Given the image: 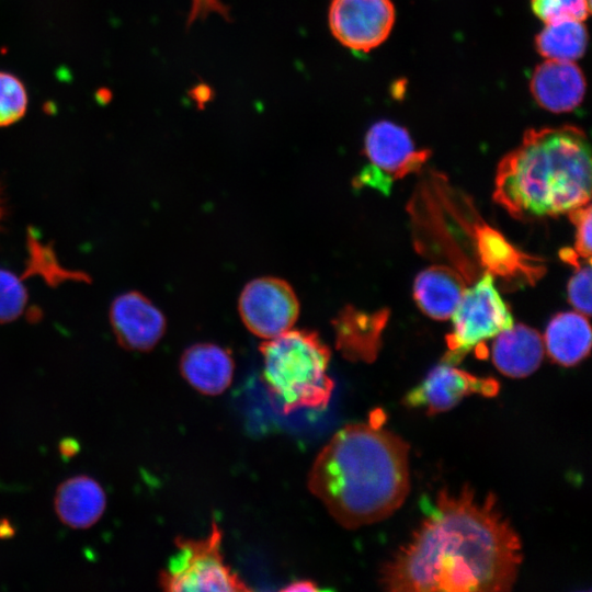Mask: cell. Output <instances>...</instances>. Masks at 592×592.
I'll list each match as a JSON object with an SVG mask.
<instances>
[{"label":"cell","instance_id":"1","mask_svg":"<svg viewBox=\"0 0 592 592\" xmlns=\"http://www.w3.org/2000/svg\"><path fill=\"white\" fill-rule=\"evenodd\" d=\"M521 562L520 537L493 494L443 489L408 543L384 563L379 583L391 592H503Z\"/></svg>","mask_w":592,"mask_h":592},{"label":"cell","instance_id":"2","mask_svg":"<svg viewBox=\"0 0 592 592\" xmlns=\"http://www.w3.org/2000/svg\"><path fill=\"white\" fill-rule=\"evenodd\" d=\"M409 488V445L373 419L335 432L308 476L310 492L345 528L385 520Z\"/></svg>","mask_w":592,"mask_h":592},{"label":"cell","instance_id":"3","mask_svg":"<svg viewBox=\"0 0 592 592\" xmlns=\"http://www.w3.org/2000/svg\"><path fill=\"white\" fill-rule=\"evenodd\" d=\"M591 197V150L576 126L528 129L500 161L494 201L519 219L569 213Z\"/></svg>","mask_w":592,"mask_h":592},{"label":"cell","instance_id":"4","mask_svg":"<svg viewBox=\"0 0 592 592\" xmlns=\"http://www.w3.org/2000/svg\"><path fill=\"white\" fill-rule=\"evenodd\" d=\"M260 352L264 384L283 413L328 406L334 388L331 353L317 332L289 329L261 343Z\"/></svg>","mask_w":592,"mask_h":592},{"label":"cell","instance_id":"5","mask_svg":"<svg viewBox=\"0 0 592 592\" xmlns=\"http://www.w3.org/2000/svg\"><path fill=\"white\" fill-rule=\"evenodd\" d=\"M223 533L217 523L203 538L177 537V553L159 573L164 591H251V588L225 562Z\"/></svg>","mask_w":592,"mask_h":592},{"label":"cell","instance_id":"6","mask_svg":"<svg viewBox=\"0 0 592 592\" xmlns=\"http://www.w3.org/2000/svg\"><path fill=\"white\" fill-rule=\"evenodd\" d=\"M452 320L453 329L446 337L447 350L442 358V362L452 365L459 363L485 340L496 338L514 323L488 271L474 285L465 287Z\"/></svg>","mask_w":592,"mask_h":592},{"label":"cell","instance_id":"7","mask_svg":"<svg viewBox=\"0 0 592 592\" xmlns=\"http://www.w3.org/2000/svg\"><path fill=\"white\" fill-rule=\"evenodd\" d=\"M364 144L371 163L360 173L357 182L385 194L395 181L420 170L430 156L428 150L415 149L403 127L388 121L375 123L366 133Z\"/></svg>","mask_w":592,"mask_h":592},{"label":"cell","instance_id":"8","mask_svg":"<svg viewBox=\"0 0 592 592\" xmlns=\"http://www.w3.org/2000/svg\"><path fill=\"white\" fill-rule=\"evenodd\" d=\"M238 308L247 329L269 340L292 329L298 318L299 301L286 281L264 276L244 286Z\"/></svg>","mask_w":592,"mask_h":592},{"label":"cell","instance_id":"9","mask_svg":"<svg viewBox=\"0 0 592 592\" xmlns=\"http://www.w3.org/2000/svg\"><path fill=\"white\" fill-rule=\"evenodd\" d=\"M329 26L346 48L369 52L390 34L395 22L391 0H331Z\"/></svg>","mask_w":592,"mask_h":592},{"label":"cell","instance_id":"10","mask_svg":"<svg viewBox=\"0 0 592 592\" xmlns=\"http://www.w3.org/2000/svg\"><path fill=\"white\" fill-rule=\"evenodd\" d=\"M499 383L491 377H480L459 369L452 364L441 363L405 397L403 405L418 408L428 414L445 412L457 406L466 396L478 394L494 397Z\"/></svg>","mask_w":592,"mask_h":592},{"label":"cell","instance_id":"11","mask_svg":"<svg viewBox=\"0 0 592 592\" xmlns=\"http://www.w3.org/2000/svg\"><path fill=\"white\" fill-rule=\"evenodd\" d=\"M109 316L118 344L126 350L150 351L166 331L163 314L136 291L116 296L110 306Z\"/></svg>","mask_w":592,"mask_h":592},{"label":"cell","instance_id":"12","mask_svg":"<svg viewBox=\"0 0 592 592\" xmlns=\"http://www.w3.org/2000/svg\"><path fill=\"white\" fill-rule=\"evenodd\" d=\"M530 83L536 102L555 113L576 109L585 92L584 76L573 61L546 59L535 68Z\"/></svg>","mask_w":592,"mask_h":592},{"label":"cell","instance_id":"13","mask_svg":"<svg viewBox=\"0 0 592 592\" xmlns=\"http://www.w3.org/2000/svg\"><path fill=\"white\" fill-rule=\"evenodd\" d=\"M55 512L61 523L75 530L93 526L106 508V494L93 478L79 475L62 481L54 498Z\"/></svg>","mask_w":592,"mask_h":592},{"label":"cell","instance_id":"14","mask_svg":"<svg viewBox=\"0 0 592 592\" xmlns=\"http://www.w3.org/2000/svg\"><path fill=\"white\" fill-rule=\"evenodd\" d=\"M491 356L502 374L522 378L533 374L544 357V340L535 329L525 325H512L496 335Z\"/></svg>","mask_w":592,"mask_h":592},{"label":"cell","instance_id":"15","mask_svg":"<svg viewBox=\"0 0 592 592\" xmlns=\"http://www.w3.org/2000/svg\"><path fill=\"white\" fill-rule=\"evenodd\" d=\"M180 371L197 391L215 396L231 384L234 361L230 353L217 344L197 343L183 352Z\"/></svg>","mask_w":592,"mask_h":592},{"label":"cell","instance_id":"16","mask_svg":"<svg viewBox=\"0 0 592 592\" xmlns=\"http://www.w3.org/2000/svg\"><path fill=\"white\" fill-rule=\"evenodd\" d=\"M465 286L462 277L451 267L430 266L414 281L413 296L420 309L436 320H446L456 309Z\"/></svg>","mask_w":592,"mask_h":592},{"label":"cell","instance_id":"17","mask_svg":"<svg viewBox=\"0 0 592 592\" xmlns=\"http://www.w3.org/2000/svg\"><path fill=\"white\" fill-rule=\"evenodd\" d=\"M543 340L554 362L573 366L591 350L592 333L588 318L576 311L557 314L549 321Z\"/></svg>","mask_w":592,"mask_h":592},{"label":"cell","instance_id":"18","mask_svg":"<svg viewBox=\"0 0 592 592\" xmlns=\"http://www.w3.org/2000/svg\"><path fill=\"white\" fill-rule=\"evenodd\" d=\"M384 320L346 307L333 320L335 346L349 361L372 362L380 345Z\"/></svg>","mask_w":592,"mask_h":592},{"label":"cell","instance_id":"19","mask_svg":"<svg viewBox=\"0 0 592 592\" xmlns=\"http://www.w3.org/2000/svg\"><path fill=\"white\" fill-rule=\"evenodd\" d=\"M478 252L489 273L503 277L522 275L528 282L538 278L543 266L538 260L515 249L497 230L483 226L476 234Z\"/></svg>","mask_w":592,"mask_h":592},{"label":"cell","instance_id":"20","mask_svg":"<svg viewBox=\"0 0 592 592\" xmlns=\"http://www.w3.org/2000/svg\"><path fill=\"white\" fill-rule=\"evenodd\" d=\"M535 44L546 59L574 61L585 52L587 29L582 21L576 20L546 23L536 36Z\"/></svg>","mask_w":592,"mask_h":592},{"label":"cell","instance_id":"21","mask_svg":"<svg viewBox=\"0 0 592 592\" xmlns=\"http://www.w3.org/2000/svg\"><path fill=\"white\" fill-rule=\"evenodd\" d=\"M27 103L23 82L12 73L0 71V127L10 126L21 119Z\"/></svg>","mask_w":592,"mask_h":592},{"label":"cell","instance_id":"22","mask_svg":"<svg viewBox=\"0 0 592 592\" xmlns=\"http://www.w3.org/2000/svg\"><path fill=\"white\" fill-rule=\"evenodd\" d=\"M27 299L22 277L0 267V323L19 319L26 308Z\"/></svg>","mask_w":592,"mask_h":592},{"label":"cell","instance_id":"23","mask_svg":"<svg viewBox=\"0 0 592 592\" xmlns=\"http://www.w3.org/2000/svg\"><path fill=\"white\" fill-rule=\"evenodd\" d=\"M591 0H531L534 14L545 24L562 20L584 21Z\"/></svg>","mask_w":592,"mask_h":592},{"label":"cell","instance_id":"24","mask_svg":"<svg viewBox=\"0 0 592 592\" xmlns=\"http://www.w3.org/2000/svg\"><path fill=\"white\" fill-rule=\"evenodd\" d=\"M568 299L573 308L589 317L591 314V264L590 261L576 267L568 283Z\"/></svg>","mask_w":592,"mask_h":592},{"label":"cell","instance_id":"25","mask_svg":"<svg viewBox=\"0 0 592 592\" xmlns=\"http://www.w3.org/2000/svg\"><path fill=\"white\" fill-rule=\"evenodd\" d=\"M576 227V244L572 249L580 260L591 259V206L590 203L568 213Z\"/></svg>","mask_w":592,"mask_h":592},{"label":"cell","instance_id":"26","mask_svg":"<svg viewBox=\"0 0 592 592\" xmlns=\"http://www.w3.org/2000/svg\"><path fill=\"white\" fill-rule=\"evenodd\" d=\"M58 449L65 459H69L78 454L80 451V445L77 440L72 437H65L60 441Z\"/></svg>","mask_w":592,"mask_h":592},{"label":"cell","instance_id":"27","mask_svg":"<svg viewBox=\"0 0 592 592\" xmlns=\"http://www.w3.org/2000/svg\"><path fill=\"white\" fill-rule=\"evenodd\" d=\"M319 588L314 581L310 580H299L289 583L287 587L283 588L282 591H318Z\"/></svg>","mask_w":592,"mask_h":592},{"label":"cell","instance_id":"28","mask_svg":"<svg viewBox=\"0 0 592 592\" xmlns=\"http://www.w3.org/2000/svg\"><path fill=\"white\" fill-rule=\"evenodd\" d=\"M14 535V526L8 519H0V538L7 539Z\"/></svg>","mask_w":592,"mask_h":592},{"label":"cell","instance_id":"29","mask_svg":"<svg viewBox=\"0 0 592 592\" xmlns=\"http://www.w3.org/2000/svg\"><path fill=\"white\" fill-rule=\"evenodd\" d=\"M3 214H4L3 198H2L1 189H0V224H1L2 218H3Z\"/></svg>","mask_w":592,"mask_h":592}]
</instances>
